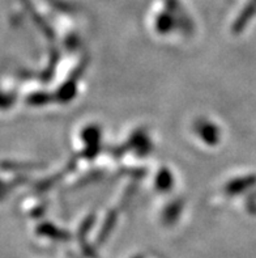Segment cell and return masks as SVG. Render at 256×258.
I'll list each match as a JSON object with an SVG mask.
<instances>
[{
    "label": "cell",
    "instance_id": "cell-1",
    "mask_svg": "<svg viewBox=\"0 0 256 258\" xmlns=\"http://www.w3.org/2000/svg\"><path fill=\"white\" fill-rule=\"evenodd\" d=\"M196 131H198V134L209 144H216L218 142V138H220L217 127H216L214 124H212L211 122H198V124H196Z\"/></svg>",
    "mask_w": 256,
    "mask_h": 258
},
{
    "label": "cell",
    "instance_id": "cell-2",
    "mask_svg": "<svg viewBox=\"0 0 256 258\" xmlns=\"http://www.w3.org/2000/svg\"><path fill=\"white\" fill-rule=\"evenodd\" d=\"M253 185H256V176H247V177H240L237 180H233L231 182L227 183L226 186V193L227 194H239L244 190L250 189Z\"/></svg>",
    "mask_w": 256,
    "mask_h": 258
},
{
    "label": "cell",
    "instance_id": "cell-3",
    "mask_svg": "<svg viewBox=\"0 0 256 258\" xmlns=\"http://www.w3.org/2000/svg\"><path fill=\"white\" fill-rule=\"evenodd\" d=\"M255 12H256V0H251L250 3L246 6V8H244V10L240 12L239 16H238L237 21H235V24L233 25V32L234 33L242 32L244 26L247 25V23L251 20V17L255 15Z\"/></svg>",
    "mask_w": 256,
    "mask_h": 258
},
{
    "label": "cell",
    "instance_id": "cell-4",
    "mask_svg": "<svg viewBox=\"0 0 256 258\" xmlns=\"http://www.w3.org/2000/svg\"><path fill=\"white\" fill-rule=\"evenodd\" d=\"M157 30L161 33H166L172 30L173 26L175 25V19L170 13H161L157 19Z\"/></svg>",
    "mask_w": 256,
    "mask_h": 258
},
{
    "label": "cell",
    "instance_id": "cell-5",
    "mask_svg": "<svg viewBox=\"0 0 256 258\" xmlns=\"http://www.w3.org/2000/svg\"><path fill=\"white\" fill-rule=\"evenodd\" d=\"M173 185V176L167 172L166 169H162L157 176L156 180V186L157 189L161 190V191H166L169 190Z\"/></svg>",
    "mask_w": 256,
    "mask_h": 258
},
{
    "label": "cell",
    "instance_id": "cell-6",
    "mask_svg": "<svg viewBox=\"0 0 256 258\" xmlns=\"http://www.w3.org/2000/svg\"><path fill=\"white\" fill-rule=\"evenodd\" d=\"M84 139L88 142L89 146H98V139H100V130L97 127H88L84 131Z\"/></svg>",
    "mask_w": 256,
    "mask_h": 258
},
{
    "label": "cell",
    "instance_id": "cell-7",
    "mask_svg": "<svg viewBox=\"0 0 256 258\" xmlns=\"http://www.w3.org/2000/svg\"><path fill=\"white\" fill-rule=\"evenodd\" d=\"M247 207H248L251 213H256V191L253 194H251V197L247 201Z\"/></svg>",
    "mask_w": 256,
    "mask_h": 258
}]
</instances>
